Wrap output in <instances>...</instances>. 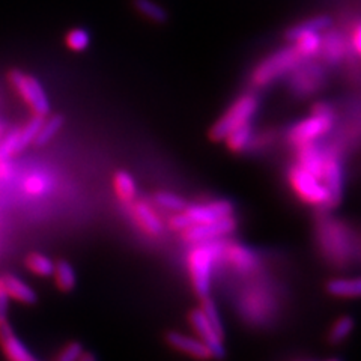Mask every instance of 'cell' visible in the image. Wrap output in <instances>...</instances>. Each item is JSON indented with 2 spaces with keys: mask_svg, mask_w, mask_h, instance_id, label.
<instances>
[{
  "mask_svg": "<svg viewBox=\"0 0 361 361\" xmlns=\"http://www.w3.org/2000/svg\"><path fill=\"white\" fill-rule=\"evenodd\" d=\"M334 109L329 103H316L312 109V115L293 123L288 131V139L293 146H301L316 142L330 133L334 127Z\"/></svg>",
  "mask_w": 361,
  "mask_h": 361,
  "instance_id": "obj_1",
  "label": "cell"
},
{
  "mask_svg": "<svg viewBox=\"0 0 361 361\" xmlns=\"http://www.w3.org/2000/svg\"><path fill=\"white\" fill-rule=\"evenodd\" d=\"M302 61L306 59L302 58L295 45L271 53L262 62L256 65L252 73V83L256 87L268 86L277 78L285 77L292 70H295Z\"/></svg>",
  "mask_w": 361,
  "mask_h": 361,
  "instance_id": "obj_2",
  "label": "cell"
},
{
  "mask_svg": "<svg viewBox=\"0 0 361 361\" xmlns=\"http://www.w3.org/2000/svg\"><path fill=\"white\" fill-rule=\"evenodd\" d=\"M257 107H259V99L253 94H245V95H241L240 98H236L232 103V106L223 113V116L214 123L209 131V137L214 142L224 140L226 135H228L231 131L238 128L245 122H250V119L255 116Z\"/></svg>",
  "mask_w": 361,
  "mask_h": 361,
  "instance_id": "obj_3",
  "label": "cell"
},
{
  "mask_svg": "<svg viewBox=\"0 0 361 361\" xmlns=\"http://www.w3.org/2000/svg\"><path fill=\"white\" fill-rule=\"evenodd\" d=\"M220 248H221L220 244L214 241H207V243H199V245L195 247L190 253L191 279H193L196 293L202 298L208 297L209 293L212 262L217 259Z\"/></svg>",
  "mask_w": 361,
  "mask_h": 361,
  "instance_id": "obj_4",
  "label": "cell"
},
{
  "mask_svg": "<svg viewBox=\"0 0 361 361\" xmlns=\"http://www.w3.org/2000/svg\"><path fill=\"white\" fill-rule=\"evenodd\" d=\"M9 82L16 89V92L21 97V99L29 106L33 115L41 118L49 116L50 101L38 78L14 70L9 73Z\"/></svg>",
  "mask_w": 361,
  "mask_h": 361,
  "instance_id": "obj_5",
  "label": "cell"
},
{
  "mask_svg": "<svg viewBox=\"0 0 361 361\" xmlns=\"http://www.w3.org/2000/svg\"><path fill=\"white\" fill-rule=\"evenodd\" d=\"M289 180L292 188L304 202L312 203V205H329L331 203L329 190L321 183V179L304 171L298 164L289 171Z\"/></svg>",
  "mask_w": 361,
  "mask_h": 361,
  "instance_id": "obj_6",
  "label": "cell"
},
{
  "mask_svg": "<svg viewBox=\"0 0 361 361\" xmlns=\"http://www.w3.org/2000/svg\"><path fill=\"white\" fill-rule=\"evenodd\" d=\"M289 74L290 90L301 98L316 94L325 85L324 68L321 63L313 62V59L302 61L295 70H292Z\"/></svg>",
  "mask_w": 361,
  "mask_h": 361,
  "instance_id": "obj_7",
  "label": "cell"
},
{
  "mask_svg": "<svg viewBox=\"0 0 361 361\" xmlns=\"http://www.w3.org/2000/svg\"><path fill=\"white\" fill-rule=\"evenodd\" d=\"M184 216L191 224H205L217 221L224 217H231L233 214V205L229 200H214L208 203H197V205L185 207Z\"/></svg>",
  "mask_w": 361,
  "mask_h": 361,
  "instance_id": "obj_8",
  "label": "cell"
},
{
  "mask_svg": "<svg viewBox=\"0 0 361 361\" xmlns=\"http://www.w3.org/2000/svg\"><path fill=\"white\" fill-rule=\"evenodd\" d=\"M0 349L8 361H39L20 341L8 316H0Z\"/></svg>",
  "mask_w": 361,
  "mask_h": 361,
  "instance_id": "obj_9",
  "label": "cell"
},
{
  "mask_svg": "<svg viewBox=\"0 0 361 361\" xmlns=\"http://www.w3.org/2000/svg\"><path fill=\"white\" fill-rule=\"evenodd\" d=\"M236 228V220L231 217H224L217 221H211L205 224H191L184 231V238L190 243H207L220 238V236L233 232Z\"/></svg>",
  "mask_w": 361,
  "mask_h": 361,
  "instance_id": "obj_10",
  "label": "cell"
},
{
  "mask_svg": "<svg viewBox=\"0 0 361 361\" xmlns=\"http://www.w3.org/2000/svg\"><path fill=\"white\" fill-rule=\"evenodd\" d=\"M190 321H191V324H193L197 336L200 337V341L205 343L207 348L209 349L211 357L212 358H223L226 354L224 346H223V338L216 333V330L212 329L211 324L208 322L205 314L202 313L200 309L191 312Z\"/></svg>",
  "mask_w": 361,
  "mask_h": 361,
  "instance_id": "obj_11",
  "label": "cell"
},
{
  "mask_svg": "<svg viewBox=\"0 0 361 361\" xmlns=\"http://www.w3.org/2000/svg\"><path fill=\"white\" fill-rule=\"evenodd\" d=\"M321 179H324V185L329 190L331 205H336V203L341 200L343 190V171L341 160L337 158V154L331 151L326 154Z\"/></svg>",
  "mask_w": 361,
  "mask_h": 361,
  "instance_id": "obj_12",
  "label": "cell"
},
{
  "mask_svg": "<svg viewBox=\"0 0 361 361\" xmlns=\"http://www.w3.org/2000/svg\"><path fill=\"white\" fill-rule=\"evenodd\" d=\"M322 58L331 66L341 63L348 53V45L345 37L341 32L330 27L321 33V51Z\"/></svg>",
  "mask_w": 361,
  "mask_h": 361,
  "instance_id": "obj_13",
  "label": "cell"
},
{
  "mask_svg": "<svg viewBox=\"0 0 361 361\" xmlns=\"http://www.w3.org/2000/svg\"><path fill=\"white\" fill-rule=\"evenodd\" d=\"M326 154H329V151H325L314 142L301 145L298 146V166L321 179Z\"/></svg>",
  "mask_w": 361,
  "mask_h": 361,
  "instance_id": "obj_14",
  "label": "cell"
},
{
  "mask_svg": "<svg viewBox=\"0 0 361 361\" xmlns=\"http://www.w3.org/2000/svg\"><path fill=\"white\" fill-rule=\"evenodd\" d=\"M0 286L5 290L8 298H13L21 304H26V306H32V304H35L38 300L35 290H33L27 283H25V281L20 280L17 276H0Z\"/></svg>",
  "mask_w": 361,
  "mask_h": 361,
  "instance_id": "obj_15",
  "label": "cell"
},
{
  "mask_svg": "<svg viewBox=\"0 0 361 361\" xmlns=\"http://www.w3.org/2000/svg\"><path fill=\"white\" fill-rule=\"evenodd\" d=\"M167 342L171 343L175 349H178V351L184 353L193 358H197V360L212 358L209 349L200 341V338L190 337V336L173 331L167 334Z\"/></svg>",
  "mask_w": 361,
  "mask_h": 361,
  "instance_id": "obj_16",
  "label": "cell"
},
{
  "mask_svg": "<svg viewBox=\"0 0 361 361\" xmlns=\"http://www.w3.org/2000/svg\"><path fill=\"white\" fill-rule=\"evenodd\" d=\"M331 26V18L326 16H318L309 20H304L302 23H298V25L292 26L286 32V38L289 41H295L302 35H309V33H322Z\"/></svg>",
  "mask_w": 361,
  "mask_h": 361,
  "instance_id": "obj_17",
  "label": "cell"
},
{
  "mask_svg": "<svg viewBox=\"0 0 361 361\" xmlns=\"http://www.w3.org/2000/svg\"><path fill=\"white\" fill-rule=\"evenodd\" d=\"M134 211V217L137 220V223L142 226V229L145 232H148L149 235H160L163 224L160 219L157 217L155 211L152 209L151 205L145 202H137L133 208Z\"/></svg>",
  "mask_w": 361,
  "mask_h": 361,
  "instance_id": "obj_18",
  "label": "cell"
},
{
  "mask_svg": "<svg viewBox=\"0 0 361 361\" xmlns=\"http://www.w3.org/2000/svg\"><path fill=\"white\" fill-rule=\"evenodd\" d=\"M253 127H252V121L245 122L243 126H240L238 128H235L233 131H231L228 135L224 137L226 146L233 152H243L245 149L253 146Z\"/></svg>",
  "mask_w": 361,
  "mask_h": 361,
  "instance_id": "obj_19",
  "label": "cell"
},
{
  "mask_svg": "<svg viewBox=\"0 0 361 361\" xmlns=\"http://www.w3.org/2000/svg\"><path fill=\"white\" fill-rule=\"evenodd\" d=\"M63 127V118L61 115H53V116H45L42 119L41 127L37 133V137L33 140V143L38 146H44L47 145L49 142H51L56 134L61 131V128Z\"/></svg>",
  "mask_w": 361,
  "mask_h": 361,
  "instance_id": "obj_20",
  "label": "cell"
},
{
  "mask_svg": "<svg viewBox=\"0 0 361 361\" xmlns=\"http://www.w3.org/2000/svg\"><path fill=\"white\" fill-rule=\"evenodd\" d=\"M113 187H115L116 195L123 202H131L137 193V185H135L134 178L128 173L119 171L113 176Z\"/></svg>",
  "mask_w": 361,
  "mask_h": 361,
  "instance_id": "obj_21",
  "label": "cell"
},
{
  "mask_svg": "<svg viewBox=\"0 0 361 361\" xmlns=\"http://www.w3.org/2000/svg\"><path fill=\"white\" fill-rule=\"evenodd\" d=\"M51 276L54 277L56 286H58L61 290L70 292V290L74 289L75 281H77L75 271L66 261L56 262Z\"/></svg>",
  "mask_w": 361,
  "mask_h": 361,
  "instance_id": "obj_22",
  "label": "cell"
},
{
  "mask_svg": "<svg viewBox=\"0 0 361 361\" xmlns=\"http://www.w3.org/2000/svg\"><path fill=\"white\" fill-rule=\"evenodd\" d=\"M329 290L334 297L354 298L360 293V280L358 279H336L326 285Z\"/></svg>",
  "mask_w": 361,
  "mask_h": 361,
  "instance_id": "obj_23",
  "label": "cell"
},
{
  "mask_svg": "<svg viewBox=\"0 0 361 361\" xmlns=\"http://www.w3.org/2000/svg\"><path fill=\"white\" fill-rule=\"evenodd\" d=\"M26 268L30 271V273L37 274L39 277H50L53 274V268L54 262L50 257L44 256L41 253H30L25 259Z\"/></svg>",
  "mask_w": 361,
  "mask_h": 361,
  "instance_id": "obj_24",
  "label": "cell"
},
{
  "mask_svg": "<svg viewBox=\"0 0 361 361\" xmlns=\"http://www.w3.org/2000/svg\"><path fill=\"white\" fill-rule=\"evenodd\" d=\"M297 50L304 59H313L321 51V33H309L293 41Z\"/></svg>",
  "mask_w": 361,
  "mask_h": 361,
  "instance_id": "obj_25",
  "label": "cell"
},
{
  "mask_svg": "<svg viewBox=\"0 0 361 361\" xmlns=\"http://www.w3.org/2000/svg\"><path fill=\"white\" fill-rule=\"evenodd\" d=\"M228 257L231 259L232 265L241 271H248L256 265L255 255L240 245H232L228 250Z\"/></svg>",
  "mask_w": 361,
  "mask_h": 361,
  "instance_id": "obj_26",
  "label": "cell"
},
{
  "mask_svg": "<svg viewBox=\"0 0 361 361\" xmlns=\"http://www.w3.org/2000/svg\"><path fill=\"white\" fill-rule=\"evenodd\" d=\"M134 6L142 16L155 23H164L167 20V13L164 8L152 2V0H134Z\"/></svg>",
  "mask_w": 361,
  "mask_h": 361,
  "instance_id": "obj_27",
  "label": "cell"
},
{
  "mask_svg": "<svg viewBox=\"0 0 361 361\" xmlns=\"http://www.w3.org/2000/svg\"><path fill=\"white\" fill-rule=\"evenodd\" d=\"M66 47L73 51H85L90 44V35L85 29H73L65 37Z\"/></svg>",
  "mask_w": 361,
  "mask_h": 361,
  "instance_id": "obj_28",
  "label": "cell"
},
{
  "mask_svg": "<svg viewBox=\"0 0 361 361\" xmlns=\"http://www.w3.org/2000/svg\"><path fill=\"white\" fill-rule=\"evenodd\" d=\"M200 310H202L203 314H205V318L208 319V322L211 324L212 329L216 330V333L223 338L224 337L223 322L220 319V314H219V310L216 307V304H214L208 297H205V298H203V301H202Z\"/></svg>",
  "mask_w": 361,
  "mask_h": 361,
  "instance_id": "obj_29",
  "label": "cell"
},
{
  "mask_svg": "<svg viewBox=\"0 0 361 361\" xmlns=\"http://www.w3.org/2000/svg\"><path fill=\"white\" fill-rule=\"evenodd\" d=\"M154 200H155L158 207H161V208L169 209V211L180 212V211H184L185 207H187V203L183 197H179V196L172 195V193H166V191H161V193L155 195Z\"/></svg>",
  "mask_w": 361,
  "mask_h": 361,
  "instance_id": "obj_30",
  "label": "cell"
},
{
  "mask_svg": "<svg viewBox=\"0 0 361 361\" xmlns=\"http://www.w3.org/2000/svg\"><path fill=\"white\" fill-rule=\"evenodd\" d=\"M354 330V319L348 318V316H343V318L338 319L330 331V342L331 343H338L345 341V338L351 334V331Z\"/></svg>",
  "mask_w": 361,
  "mask_h": 361,
  "instance_id": "obj_31",
  "label": "cell"
},
{
  "mask_svg": "<svg viewBox=\"0 0 361 361\" xmlns=\"http://www.w3.org/2000/svg\"><path fill=\"white\" fill-rule=\"evenodd\" d=\"M83 353H85L83 346L80 343L71 342L62 349L58 358H56V361H78V358L82 357Z\"/></svg>",
  "mask_w": 361,
  "mask_h": 361,
  "instance_id": "obj_32",
  "label": "cell"
},
{
  "mask_svg": "<svg viewBox=\"0 0 361 361\" xmlns=\"http://www.w3.org/2000/svg\"><path fill=\"white\" fill-rule=\"evenodd\" d=\"M45 188H47V184H45L44 178L38 175H33L26 180V190L30 195H41Z\"/></svg>",
  "mask_w": 361,
  "mask_h": 361,
  "instance_id": "obj_33",
  "label": "cell"
},
{
  "mask_svg": "<svg viewBox=\"0 0 361 361\" xmlns=\"http://www.w3.org/2000/svg\"><path fill=\"white\" fill-rule=\"evenodd\" d=\"M171 226H172V229H175V231H183L184 232L187 228H190V221L184 216V212L180 211V214H176V216H173L171 219Z\"/></svg>",
  "mask_w": 361,
  "mask_h": 361,
  "instance_id": "obj_34",
  "label": "cell"
},
{
  "mask_svg": "<svg viewBox=\"0 0 361 361\" xmlns=\"http://www.w3.org/2000/svg\"><path fill=\"white\" fill-rule=\"evenodd\" d=\"M351 44H353V50L355 51V54H360L361 51V29L360 25H355L354 30H353V35H351Z\"/></svg>",
  "mask_w": 361,
  "mask_h": 361,
  "instance_id": "obj_35",
  "label": "cell"
},
{
  "mask_svg": "<svg viewBox=\"0 0 361 361\" xmlns=\"http://www.w3.org/2000/svg\"><path fill=\"white\" fill-rule=\"evenodd\" d=\"M78 361H97V360H95V357H94L92 354H89V353H83V354H82V357L78 358Z\"/></svg>",
  "mask_w": 361,
  "mask_h": 361,
  "instance_id": "obj_36",
  "label": "cell"
},
{
  "mask_svg": "<svg viewBox=\"0 0 361 361\" xmlns=\"http://www.w3.org/2000/svg\"><path fill=\"white\" fill-rule=\"evenodd\" d=\"M333 361H336V360H333Z\"/></svg>",
  "mask_w": 361,
  "mask_h": 361,
  "instance_id": "obj_37",
  "label": "cell"
}]
</instances>
